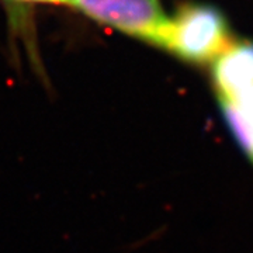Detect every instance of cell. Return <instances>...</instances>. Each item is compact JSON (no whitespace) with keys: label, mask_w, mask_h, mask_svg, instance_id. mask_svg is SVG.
<instances>
[{"label":"cell","mask_w":253,"mask_h":253,"mask_svg":"<svg viewBox=\"0 0 253 253\" xmlns=\"http://www.w3.org/2000/svg\"><path fill=\"white\" fill-rule=\"evenodd\" d=\"M214 84L226 124L253 162V45H234L221 55Z\"/></svg>","instance_id":"obj_1"},{"label":"cell","mask_w":253,"mask_h":253,"mask_svg":"<svg viewBox=\"0 0 253 253\" xmlns=\"http://www.w3.org/2000/svg\"><path fill=\"white\" fill-rule=\"evenodd\" d=\"M72 0H17L16 9H33L36 6H58V7H69Z\"/></svg>","instance_id":"obj_4"},{"label":"cell","mask_w":253,"mask_h":253,"mask_svg":"<svg viewBox=\"0 0 253 253\" xmlns=\"http://www.w3.org/2000/svg\"><path fill=\"white\" fill-rule=\"evenodd\" d=\"M0 1H3L9 9H16L17 6V0H0Z\"/></svg>","instance_id":"obj_5"},{"label":"cell","mask_w":253,"mask_h":253,"mask_svg":"<svg viewBox=\"0 0 253 253\" xmlns=\"http://www.w3.org/2000/svg\"><path fill=\"white\" fill-rule=\"evenodd\" d=\"M231 46L228 26L217 10L208 6H187L170 18L165 49L186 61H217Z\"/></svg>","instance_id":"obj_3"},{"label":"cell","mask_w":253,"mask_h":253,"mask_svg":"<svg viewBox=\"0 0 253 253\" xmlns=\"http://www.w3.org/2000/svg\"><path fill=\"white\" fill-rule=\"evenodd\" d=\"M69 9L121 34L165 48L170 18L156 0H72Z\"/></svg>","instance_id":"obj_2"}]
</instances>
